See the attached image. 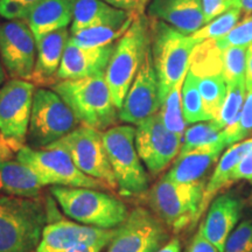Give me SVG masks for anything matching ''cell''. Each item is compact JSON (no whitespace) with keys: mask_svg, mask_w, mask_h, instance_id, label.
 Here are the masks:
<instances>
[{"mask_svg":"<svg viewBox=\"0 0 252 252\" xmlns=\"http://www.w3.org/2000/svg\"><path fill=\"white\" fill-rule=\"evenodd\" d=\"M158 252H181V243L178 238H172Z\"/></svg>","mask_w":252,"mask_h":252,"instance_id":"44","label":"cell"},{"mask_svg":"<svg viewBox=\"0 0 252 252\" xmlns=\"http://www.w3.org/2000/svg\"><path fill=\"white\" fill-rule=\"evenodd\" d=\"M201 42L171 25L150 18L151 54L159 78L161 104L173 88L185 82L191 54Z\"/></svg>","mask_w":252,"mask_h":252,"instance_id":"2","label":"cell"},{"mask_svg":"<svg viewBox=\"0 0 252 252\" xmlns=\"http://www.w3.org/2000/svg\"><path fill=\"white\" fill-rule=\"evenodd\" d=\"M202 6L206 24L229 9L228 0H202Z\"/></svg>","mask_w":252,"mask_h":252,"instance_id":"38","label":"cell"},{"mask_svg":"<svg viewBox=\"0 0 252 252\" xmlns=\"http://www.w3.org/2000/svg\"><path fill=\"white\" fill-rule=\"evenodd\" d=\"M181 102L184 117L187 124L212 121L204 109L202 97L196 84V77L191 71H188L185 78L181 90Z\"/></svg>","mask_w":252,"mask_h":252,"instance_id":"27","label":"cell"},{"mask_svg":"<svg viewBox=\"0 0 252 252\" xmlns=\"http://www.w3.org/2000/svg\"><path fill=\"white\" fill-rule=\"evenodd\" d=\"M104 1L108 2L113 7L130 12L135 17H138V15L145 14L151 0H104Z\"/></svg>","mask_w":252,"mask_h":252,"instance_id":"36","label":"cell"},{"mask_svg":"<svg viewBox=\"0 0 252 252\" xmlns=\"http://www.w3.org/2000/svg\"><path fill=\"white\" fill-rule=\"evenodd\" d=\"M0 59L7 76L32 80L36 61V40L26 20L0 24Z\"/></svg>","mask_w":252,"mask_h":252,"instance_id":"13","label":"cell"},{"mask_svg":"<svg viewBox=\"0 0 252 252\" xmlns=\"http://www.w3.org/2000/svg\"><path fill=\"white\" fill-rule=\"evenodd\" d=\"M146 11L149 18L161 20L187 35L206 25L202 0H151Z\"/></svg>","mask_w":252,"mask_h":252,"instance_id":"19","label":"cell"},{"mask_svg":"<svg viewBox=\"0 0 252 252\" xmlns=\"http://www.w3.org/2000/svg\"><path fill=\"white\" fill-rule=\"evenodd\" d=\"M50 194L65 215L88 226L116 229L128 215L121 200L93 188L53 186Z\"/></svg>","mask_w":252,"mask_h":252,"instance_id":"5","label":"cell"},{"mask_svg":"<svg viewBox=\"0 0 252 252\" xmlns=\"http://www.w3.org/2000/svg\"><path fill=\"white\" fill-rule=\"evenodd\" d=\"M226 147L225 141L222 139L219 143L179 154L165 178L182 184L201 180L208 169L220 159L223 150Z\"/></svg>","mask_w":252,"mask_h":252,"instance_id":"21","label":"cell"},{"mask_svg":"<svg viewBox=\"0 0 252 252\" xmlns=\"http://www.w3.org/2000/svg\"><path fill=\"white\" fill-rule=\"evenodd\" d=\"M130 15L134 14L113 7L104 0H74L70 34Z\"/></svg>","mask_w":252,"mask_h":252,"instance_id":"24","label":"cell"},{"mask_svg":"<svg viewBox=\"0 0 252 252\" xmlns=\"http://www.w3.org/2000/svg\"><path fill=\"white\" fill-rule=\"evenodd\" d=\"M243 109L234 124L222 131V138L226 146L241 143L252 133V90H247Z\"/></svg>","mask_w":252,"mask_h":252,"instance_id":"33","label":"cell"},{"mask_svg":"<svg viewBox=\"0 0 252 252\" xmlns=\"http://www.w3.org/2000/svg\"><path fill=\"white\" fill-rule=\"evenodd\" d=\"M116 229L94 228L60 217L55 220H48L36 252H62L77 245L89 243L109 245L115 236Z\"/></svg>","mask_w":252,"mask_h":252,"instance_id":"16","label":"cell"},{"mask_svg":"<svg viewBox=\"0 0 252 252\" xmlns=\"http://www.w3.org/2000/svg\"><path fill=\"white\" fill-rule=\"evenodd\" d=\"M160 109V84L153 65L150 43L143 64L126 94L122 109L119 110V121L137 126L147 118L157 115Z\"/></svg>","mask_w":252,"mask_h":252,"instance_id":"15","label":"cell"},{"mask_svg":"<svg viewBox=\"0 0 252 252\" xmlns=\"http://www.w3.org/2000/svg\"><path fill=\"white\" fill-rule=\"evenodd\" d=\"M74 0H42L28 15L26 21L35 40L52 32L68 28L72 21Z\"/></svg>","mask_w":252,"mask_h":252,"instance_id":"22","label":"cell"},{"mask_svg":"<svg viewBox=\"0 0 252 252\" xmlns=\"http://www.w3.org/2000/svg\"><path fill=\"white\" fill-rule=\"evenodd\" d=\"M182 86H184V83L173 88L171 93L167 94L165 100L162 102L161 109H160L159 112L166 127L169 131H172L173 133L184 138L186 132V124L187 123L185 121L184 111H182Z\"/></svg>","mask_w":252,"mask_h":252,"instance_id":"30","label":"cell"},{"mask_svg":"<svg viewBox=\"0 0 252 252\" xmlns=\"http://www.w3.org/2000/svg\"><path fill=\"white\" fill-rule=\"evenodd\" d=\"M248 45L231 46L222 50V75L226 86L245 80Z\"/></svg>","mask_w":252,"mask_h":252,"instance_id":"31","label":"cell"},{"mask_svg":"<svg viewBox=\"0 0 252 252\" xmlns=\"http://www.w3.org/2000/svg\"><path fill=\"white\" fill-rule=\"evenodd\" d=\"M47 147L63 150L84 174L100 181L105 187L117 188L100 131L86 125H78L70 133Z\"/></svg>","mask_w":252,"mask_h":252,"instance_id":"10","label":"cell"},{"mask_svg":"<svg viewBox=\"0 0 252 252\" xmlns=\"http://www.w3.org/2000/svg\"><path fill=\"white\" fill-rule=\"evenodd\" d=\"M0 1H1V0H0Z\"/></svg>","mask_w":252,"mask_h":252,"instance_id":"48","label":"cell"},{"mask_svg":"<svg viewBox=\"0 0 252 252\" xmlns=\"http://www.w3.org/2000/svg\"><path fill=\"white\" fill-rule=\"evenodd\" d=\"M245 180L249 184L252 181V152L245 156L243 159L236 165L235 169L232 171L231 178H230V184Z\"/></svg>","mask_w":252,"mask_h":252,"instance_id":"37","label":"cell"},{"mask_svg":"<svg viewBox=\"0 0 252 252\" xmlns=\"http://www.w3.org/2000/svg\"><path fill=\"white\" fill-rule=\"evenodd\" d=\"M104 247H106V244L89 243V244L77 245V247L68 249V250L62 251V252H102Z\"/></svg>","mask_w":252,"mask_h":252,"instance_id":"42","label":"cell"},{"mask_svg":"<svg viewBox=\"0 0 252 252\" xmlns=\"http://www.w3.org/2000/svg\"><path fill=\"white\" fill-rule=\"evenodd\" d=\"M196 77V84L202 97L204 109L210 119L214 121L222 109L224 103L228 86L223 75H208V76Z\"/></svg>","mask_w":252,"mask_h":252,"instance_id":"26","label":"cell"},{"mask_svg":"<svg viewBox=\"0 0 252 252\" xmlns=\"http://www.w3.org/2000/svg\"><path fill=\"white\" fill-rule=\"evenodd\" d=\"M42 0H1L0 15L7 20H26L28 15Z\"/></svg>","mask_w":252,"mask_h":252,"instance_id":"35","label":"cell"},{"mask_svg":"<svg viewBox=\"0 0 252 252\" xmlns=\"http://www.w3.org/2000/svg\"><path fill=\"white\" fill-rule=\"evenodd\" d=\"M250 185H251V186H252V181H251V184H250Z\"/></svg>","mask_w":252,"mask_h":252,"instance_id":"47","label":"cell"},{"mask_svg":"<svg viewBox=\"0 0 252 252\" xmlns=\"http://www.w3.org/2000/svg\"><path fill=\"white\" fill-rule=\"evenodd\" d=\"M182 138L163 124L160 112L135 127V147L151 174L157 175L179 156Z\"/></svg>","mask_w":252,"mask_h":252,"instance_id":"14","label":"cell"},{"mask_svg":"<svg viewBox=\"0 0 252 252\" xmlns=\"http://www.w3.org/2000/svg\"><path fill=\"white\" fill-rule=\"evenodd\" d=\"M241 15L242 11H239L238 8H230L210 23L204 25L201 30L191 34V36L198 41L220 39L237 26Z\"/></svg>","mask_w":252,"mask_h":252,"instance_id":"32","label":"cell"},{"mask_svg":"<svg viewBox=\"0 0 252 252\" xmlns=\"http://www.w3.org/2000/svg\"><path fill=\"white\" fill-rule=\"evenodd\" d=\"M13 154H17L11 147V145L8 144V141L5 139V137L0 132V163L11 160Z\"/></svg>","mask_w":252,"mask_h":252,"instance_id":"41","label":"cell"},{"mask_svg":"<svg viewBox=\"0 0 252 252\" xmlns=\"http://www.w3.org/2000/svg\"><path fill=\"white\" fill-rule=\"evenodd\" d=\"M223 252H252V222L244 220L226 239Z\"/></svg>","mask_w":252,"mask_h":252,"instance_id":"34","label":"cell"},{"mask_svg":"<svg viewBox=\"0 0 252 252\" xmlns=\"http://www.w3.org/2000/svg\"><path fill=\"white\" fill-rule=\"evenodd\" d=\"M52 89L68 104L81 125L104 132L119 119L105 76L60 81Z\"/></svg>","mask_w":252,"mask_h":252,"instance_id":"3","label":"cell"},{"mask_svg":"<svg viewBox=\"0 0 252 252\" xmlns=\"http://www.w3.org/2000/svg\"><path fill=\"white\" fill-rule=\"evenodd\" d=\"M249 18H252V14H251V15H250V17H249Z\"/></svg>","mask_w":252,"mask_h":252,"instance_id":"46","label":"cell"},{"mask_svg":"<svg viewBox=\"0 0 252 252\" xmlns=\"http://www.w3.org/2000/svg\"><path fill=\"white\" fill-rule=\"evenodd\" d=\"M167 239L161 220L145 208L137 207L116 229L106 252H158Z\"/></svg>","mask_w":252,"mask_h":252,"instance_id":"12","label":"cell"},{"mask_svg":"<svg viewBox=\"0 0 252 252\" xmlns=\"http://www.w3.org/2000/svg\"><path fill=\"white\" fill-rule=\"evenodd\" d=\"M150 48V18L138 15L117 41L105 71L111 97L116 108L122 109L125 97L143 64Z\"/></svg>","mask_w":252,"mask_h":252,"instance_id":"4","label":"cell"},{"mask_svg":"<svg viewBox=\"0 0 252 252\" xmlns=\"http://www.w3.org/2000/svg\"><path fill=\"white\" fill-rule=\"evenodd\" d=\"M243 207V200L230 193L220 195L210 203L206 219L198 229L220 252L224 251L226 239L238 224Z\"/></svg>","mask_w":252,"mask_h":252,"instance_id":"18","label":"cell"},{"mask_svg":"<svg viewBox=\"0 0 252 252\" xmlns=\"http://www.w3.org/2000/svg\"><path fill=\"white\" fill-rule=\"evenodd\" d=\"M78 121L67 103L53 89L39 88L35 90L32 109L28 146L45 149L70 133L77 127Z\"/></svg>","mask_w":252,"mask_h":252,"instance_id":"8","label":"cell"},{"mask_svg":"<svg viewBox=\"0 0 252 252\" xmlns=\"http://www.w3.org/2000/svg\"><path fill=\"white\" fill-rule=\"evenodd\" d=\"M206 181L174 182L163 178L150 191V204L158 219L180 231L200 219Z\"/></svg>","mask_w":252,"mask_h":252,"instance_id":"6","label":"cell"},{"mask_svg":"<svg viewBox=\"0 0 252 252\" xmlns=\"http://www.w3.org/2000/svg\"><path fill=\"white\" fill-rule=\"evenodd\" d=\"M247 82L245 80L228 86V93H226L222 109H220L216 119H214L222 130L234 124L238 116L241 115L245 98H247Z\"/></svg>","mask_w":252,"mask_h":252,"instance_id":"29","label":"cell"},{"mask_svg":"<svg viewBox=\"0 0 252 252\" xmlns=\"http://www.w3.org/2000/svg\"><path fill=\"white\" fill-rule=\"evenodd\" d=\"M188 252H220L217 247L202 234L200 229L194 235L190 244L188 247Z\"/></svg>","mask_w":252,"mask_h":252,"instance_id":"39","label":"cell"},{"mask_svg":"<svg viewBox=\"0 0 252 252\" xmlns=\"http://www.w3.org/2000/svg\"><path fill=\"white\" fill-rule=\"evenodd\" d=\"M15 159L30 167L43 186L93 189L105 187L100 181L81 172L68 153L58 147L35 150L25 145L15 154Z\"/></svg>","mask_w":252,"mask_h":252,"instance_id":"9","label":"cell"},{"mask_svg":"<svg viewBox=\"0 0 252 252\" xmlns=\"http://www.w3.org/2000/svg\"><path fill=\"white\" fill-rule=\"evenodd\" d=\"M229 9L238 8L245 14V19L252 14V0H228Z\"/></svg>","mask_w":252,"mask_h":252,"instance_id":"40","label":"cell"},{"mask_svg":"<svg viewBox=\"0 0 252 252\" xmlns=\"http://www.w3.org/2000/svg\"><path fill=\"white\" fill-rule=\"evenodd\" d=\"M222 128L215 121L201 122L193 124L186 130L182 138L181 150L179 154H185L190 151L219 143L223 139Z\"/></svg>","mask_w":252,"mask_h":252,"instance_id":"28","label":"cell"},{"mask_svg":"<svg viewBox=\"0 0 252 252\" xmlns=\"http://www.w3.org/2000/svg\"><path fill=\"white\" fill-rule=\"evenodd\" d=\"M6 76H7V74H6V70H5L4 65H2L1 59H0V88H1L2 84L5 83Z\"/></svg>","mask_w":252,"mask_h":252,"instance_id":"45","label":"cell"},{"mask_svg":"<svg viewBox=\"0 0 252 252\" xmlns=\"http://www.w3.org/2000/svg\"><path fill=\"white\" fill-rule=\"evenodd\" d=\"M116 43L105 47L88 48L74 45L68 40L61 64L56 74V82L105 76L106 68Z\"/></svg>","mask_w":252,"mask_h":252,"instance_id":"17","label":"cell"},{"mask_svg":"<svg viewBox=\"0 0 252 252\" xmlns=\"http://www.w3.org/2000/svg\"><path fill=\"white\" fill-rule=\"evenodd\" d=\"M102 135L119 193L125 196L144 194L149 188V175L135 147L134 126L115 125Z\"/></svg>","mask_w":252,"mask_h":252,"instance_id":"7","label":"cell"},{"mask_svg":"<svg viewBox=\"0 0 252 252\" xmlns=\"http://www.w3.org/2000/svg\"><path fill=\"white\" fill-rule=\"evenodd\" d=\"M70 37V30L52 32L36 41V61L31 82L35 86H47L56 82L63 53Z\"/></svg>","mask_w":252,"mask_h":252,"instance_id":"20","label":"cell"},{"mask_svg":"<svg viewBox=\"0 0 252 252\" xmlns=\"http://www.w3.org/2000/svg\"><path fill=\"white\" fill-rule=\"evenodd\" d=\"M35 90L31 81L18 78L0 88V132L15 153L27 140Z\"/></svg>","mask_w":252,"mask_h":252,"instance_id":"11","label":"cell"},{"mask_svg":"<svg viewBox=\"0 0 252 252\" xmlns=\"http://www.w3.org/2000/svg\"><path fill=\"white\" fill-rule=\"evenodd\" d=\"M45 187L35 173L19 160H7L0 163V191L9 196L24 198L39 197Z\"/></svg>","mask_w":252,"mask_h":252,"instance_id":"23","label":"cell"},{"mask_svg":"<svg viewBox=\"0 0 252 252\" xmlns=\"http://www.w3.org/2000/svg\"><path fill=\"white\" fill-rule=\"evenodd\" d=\"M134 18V15H130V17L118 19V20L96 25L78 33L70 34L69 41L76 46L88 47V48L113 45L124 35L125 32L133 23Z\"/></svg>","mask_w":252,"mask_h":252,"instance_id":"25","label":"cell"},{"mask_svg":"<svg viewBox=\"0 0 252 252\" xmlns=\"http://www.w3.org/2000/svg\"><path fill=\"white\" fill-rule=\"evenodd\" d=\"M245 82H247V90H252V41L248 45L247 75H245Z\"/></svg>","mask_w":252,"mask_h":252,"instance_id":"43","label":"cell"},{"mask_svg":"<svg viewBox=\"0 0 252 252\" xmlns=\"http://www.w3.org/2000/svg\"><path fill=\"white\" fill-rule=\"evenodd\" d=\"M48 220L40 197L0 195V252H36Z\"/></svg>","mask_w":252,"mask_h":252,"instance_id":"1","label":"cell"}]
</instances>
